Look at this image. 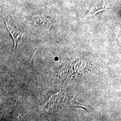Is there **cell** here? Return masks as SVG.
Returning <instances> with one entry per match:
<instances>
[{
    "instance_id": "obj_1",
    "label": "cell",
    "mask_w": 121,
    "mask_h": 121,
    "mask_svg": "<svg viewBox=\"0 0 121 121\" xmlns=\"http://www.w3.org/2000/svg\"><path fill=\"white\" fill-rule=\"evenodd\" d=\"M107 3L104 0H97L93 4L87 16H93L99 11L106 10L107 9Z\"/></svg>"
},
{
    "instance_id": "obj_2",
    "label": "cell",
    "mask_w": 121,
    "mask_h": 121,
    "mask_svg": "<svg viewBox=\"0 0 121 121\" xmlns=\"http://www.w3.org/2000/svg\"><path fill=\"white\" fill-rule=\"evenodd\" d=\"M8 22L6 21L5 23L8 30L13 37V40L15 43V47L17 44L19 43L20 41L21 40L22 34L21 31H20V30H17L16 28H14L13 26H12L11 24Z\"/></svg>"
}]
</instances>
